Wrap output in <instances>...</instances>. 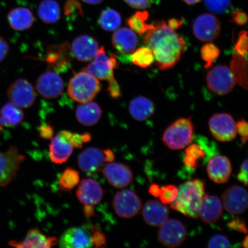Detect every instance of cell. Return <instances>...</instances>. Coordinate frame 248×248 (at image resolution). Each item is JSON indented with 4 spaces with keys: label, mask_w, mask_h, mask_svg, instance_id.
Listing matches in <instances>:
<instances>
[{
    "label": "cell",
    "mask_w": 248,
    "mask_h": 248,
    "mask_svg": "<svg viewBox=\"0 0 248 248\" xmlns=\"http://www.w3.org/2000/svg\"><path fill=\"white\" fill-rule=\"evenodd\" d=\"M248 64L247 61L240 54H232L231 62V71L235 82L242 88L247 90L248 88Z\"/></svg>",
    "instance_id": "cell-31"
},
{
    "label": "cell",
    "mask_w": 248,
    "mask_h": 248,
    "mask_svg": "<svg viewBox=\"0 0 248 248\" xmlns=\"http://www.w3.org/2000/svg\"><path fill=\"white\" fill-rule=\"evenodd\" d=\"M223 213L222 201L215 195L204 194L202 201L198 217L206 224L216 222Z\"/></svg>",
    "instance_id": "cell-24"
},
{
    "label": "cell",
    "mask_w": 248,
    "mask_h": 248,
    "mask_svg": "<svg viewBox=\"0 0 248 248\" xmlns=\"http://www.w3.org/2000/svg\"><path fill=\"white\" fill-rule=\"evenodd\" d=\"M112 207L116 215L123 218H131L138 215L142 207L141 201L134 191L125 189L114 195Z\"/></svg>",
    "instance_id": "cell-7"
},
{
    "label": "cell",
    "mask_w": 248,
    "mask_h": 248,
    "mask_svg": "<svg viewBox=\"0 0 248 248\" xmlns=\"http://www.w3.org/2000/svg\"><path fill=\"white\" fill-rule=\"evenodd\" d=\"M145 223L152 226H160L169 219V209L166 204L157 200H150L142 210Z\"/></svg>",
    "instance_id": "cell-22"
},
{
    "label": "cell",
    "mask_w": 248,
    "mask_h": 248,
    "mask_svg": "<svg viewBox=\"0 0 248 248\" xmlns=\"http://www.w3.org/2000/svg\"><path fill=\"white\" fill-rule=\"evenodd\" d=\"M209 248H229L230 241L228 238L223 234H216L210 238L208 242Z\"/></svg>",
    "instance_id": "cell-42"
},
{
    "label": "cell",
    "mask_w": 248,
    "mask_h": 248,
    "mask_svg": "<svg viewBox=\"0 0 248 248\" xmlns=\"http://www.w3.org/2000/svg\"><path fill=\"white\" fill-rule=\"evenodd\" d=\"M57 243V238L46 236L38 228L30 229L23 241L9 242V246L18 248H48L55 246Z\"/></svg>",
    "instance_id": "cell-20"
},
{
    "label": "cell",
    "mask_w": 248,
    "mask_h": 248,
    "mask_svg": "<svg viewBox=\"0 0 248 248\" xmlns=\"http://www.w3.org/2000/svg\"><path fill=\"white\" fill-rule=\"evenodd\" d=\"M71 145L74 148L81 149L83 144L85 143L83 134L80 135L78 133H72L71 137Z\"/></svg>",
    "instance_id": "cell-51"
},
{
    "label": "cell",
    "mask_w": 248,
    "mask_h": 248,
    "mask_svg": "<svg viewBox=\"0 0 248 248\" xmlns=\"http://www.w3.org/2000/svg\"><path fill=\"white\" fill-rule=\"evenodd\" d=\"M131 61L136 66L145 69L154 63V57L150 48L140 47L133 51Z\"/></svg>",
    "instance_id": "cell-36"
},
{
    "label": "cell",
    "mask_w": 248,
    "mask_h": 248,
    "mask_svg": "<svg viewBox=\"0 0 248 248\" xmlns=\"http://www.w3.org/2000/svg\"><path fill=\"white\" fill-rule=\"evenodd\" d=\"M178 188L172 185H167L160 188V198L161 202L167 204L172 202L178 196Z\"/></svg>",
    "instance_id": "cell-38"
},
{
    "label": "cell",
    "mask_w": 248,
    "mask_h": 248,
    "mask_svg": "<svg viewBox=\"0 0 248 248\" xmlns=\"http://www.w3.org/2000/svg\"><path fill=\"white\" fill-rule=\"evenodd\" d=\"M204 4L211 12L223 14L230 8L231 0H204Z\"/></svg>",
    "instance_id": "cell-39"
},
{
    "label": "cell",
    "mask_w": 248,
    "mask_h": 248,
    "mask_svg": "<svg viewBox=\"0 0 248 248\" xmlns=\"http://www.w3.org/2000/svg\"><path fill=\"white\" fill-rule=\"evenodd\" d=\"M102 110L94 102H87L78 105L76 111L77 119L82 125L91 126L97 124L102 117Z\"/></svg>",
    "instance_id": "cell-26"
},
{
    "label": "cell",
    "mask_w": 248,
    "mask_h": 248,
    "mask_svg": "<svg viewBox=\"0 0 248 248\" xmlns=\"http://www.w3.org/2000/svg\"><path fill=\"white\" fill-rule=\"evenodd\" d=\"M24 112L21 108L12 102H8L0 109V125L5 127L16 126L24 120Z\"/></svg>",
    "instance_id": "cell-30"
},
{
    "label": "cell",
    "mask_w": 248,
    "mask_h": 248,
    "mask_svg": "<svg viewBox=\"0 0 248 248\" xmlns=\"http://www.w3.org/2000/svg\"><path fill=\"white\" fill-rule=\"evenodd\" d=\"M129 110L133 119L142 122L153 115L155 107L150 99L144 96H139L130 102Z\"/></svg>",
    "instance_id": "cell-28"
},
{
    "label": "cell",
    "mask_w": 248,
    "mask_h": 248,
    "mask_svg": "<svg viewBox=\"0 0 248 248\" xmlns=\"http://www.w3.org/2000/svg\"><path fill=\"white\" fill-rule=\"evenodd\" d=\"M206 83L210 91L218 95L231 93L236 83L231 70L225 65H217L210 70L207 73Z\"/></svg>",
    "instance_id": "cell-6"
},
{
    "label": "cell",
    "mask_w": 248,
    "mask_h": 248,
    "mask_svg": "<svg viewBox=\"0 0 248 248\" xmlns=\"http://www.w3.org/2000/svg\"><path fill=\"white\" fill-rule=\"evenodd\" d=\"M220 54L219 49L212 43H207L201 49V55L202 60L205 62L204 67L209 69Z\"/></svg>",
    "instance_id": "cell-37"
},
{
    "label": "cell",
    "mask_w": 248,
    "mask_h": 248,
    "mask_svg": "<svg viewBox=\"0 0 248 248\" xmlns=\"http://www.w3.org/2000/svg\"><path fill=\"white\" fill-rule=\"evenodd\" d=\"M76 191L78 200L83 205H97L103 199L104 190L97 181L92 178L83 179Z\"/></svg>",
    "instance_id": "cell-16"
},
{
    "label": "cell",
    "mask_w": 248,
    "mask_h": 248,
    "mask_svg": "<svg viewBox=\"0 0 248 248\" xmlns=\"http://www.w3.org/2000/svg\"><path fill=\"white\" fill-rule=\"evenodd\" d=\"M209 125L211 133L217 140L228 142L236 138V123L231 114L226 113L214 114L209 120Z\"/></svg>",
    "instance_id": "cell-8"
},
{
    "label": "cell",
    "mask_w": 248,
    "mask_h": 248,
    "mask_svg": "<svg viewBox=\"0 0 248 248\" xmlns=\"http://www.w3.org/2000/svg\"><path fill=\"white\" fill-rule=\"evenodd\" d=\"M36 89L40 95L46 99L60 97L63 91V80L53 71H46L40 76L36 81Z\"/></svg>",
    "instance_id": "cell-15"
},
{
    "label": "cell",
    "mask_w": 248,
    "mask_h": 248,
    "mask_svg": "<svg viewBox=\"0 0 248 248\" xmlns=\"http://www.w3.org/2000/svg\"><path fill=\"white\" fill-rule=\"evenodd\" d=\"M101 88L97 78L83 71L77 73L71 79L68 86V94L73 100L85 103L92 101Z\"/></svg>",
    "instance_id": "cell-4"
},
{
    "label": "cell",
    "mask_w": 248,
    "mask_h": 248,
    "mask_svg": "<svg viewBox=\"0 0 248 248\" xmlns=\"http://www.w3.org/2000/svg\"><path fill=\"white\" fill-rule=\"evenodd\" d=\"M54 133V129L49 124H44L40 127V137L43 139L51 140L53 138Z\"/></svg>",
    "instance_id": "cell-47"
},
{
    "label": "cell",
    "mask_w": 248,
    "mask_h": 248,
    "mask_svg": "<svg viewBox=\"0 0 248 248\" xmlns=\"http://www.w3.org/2000/svg\"><path fill=\"white\" fill-rule=\"evenodd\" d=\"M232 171L230 160L223 155L211 157L207 164V172L211 180L218 184L228 182Z\"/></svg>",
    "instance_id": "cell-19"
},
{
    "label": "cell",
    "mask_w": 248,
    "mask_h": 248,
    "mask_svg": "<svg viewBox=\"0 0 248 248\" xmlns=\"http://www.w3.org/2000/svg\"><path fill=\"white\" fill-rule=\"evenodd\" d=\"M184 164L185 165L188 167V168L195 170L197 168L199 162L193 159V158L186 155L184 158Z\"/></svg>",
    "instance_id": "cell-54"
},
{
    "label": "cell",
    "mask_w": 248,
    "mask_h": 248,
    "mask_svg": "<svg viewBox=\"0 0 248 248\" xmlns=\"http://www.w3.org/2000/svg\"><path fill=\"white\" fill-rule=\"evenodd\" d=\"M82 1L90 5H98L101 4L104 0H82Z\"/></svg>",
    "instance_id": "cell-59"
},
{
    "label": "cell",
    "mask_w": 248,
    "mask_h": 248,
    "mask_svg": "<svg viewBox=\"0 0 248 248\" xmlns=\"http://www.w3.org/2000/svg\"><path fill=\"white\" fill-rule=\"evenodd\" d=\"M235 50L238 54L246 56L248 51V36L246 30L240 31L237 43L234 46Z\"/></svg>",
    "instance_id": "cell-41"
},
{
    "label": "cell",
    "mask_w": 248,
    "mask_h": 248,
    "mask_svg": "<svg viewBox=\"0 0 248 248\" xmlns=\"http://www.w3.org/2000/svg\"><path fill=\"white\" fill-rule=\"evenodd\" d=\"M194 139V125L190 117L181 118L167 127L162 141L170 150L184 149L190 145Z\"/></svg>",
    "instance_id": "cell-3"
},
{
    "label": "cell",
    "mask_w": 248,
    "mask_h": 248,
    "mask_svg": "<svg viewBox=\"0 0 248 248\" xmlns=\"http://www.w3.org/2000/svg\"><path fill=\"white\" fill-rule=\"evenodd\" d=\"M60 247L65 248H86L93 247L91 236L86 229L80 227H73L62 234Z\"/></svg>",
    "instance_id": "cell-21"
},
{
    "label": "cell",
    "mask_w": 248,
    "mask_h": 248,
    "mask_svg": "<svg viewBox=\"0 0 248 248\" xmlns=\"http://www.w3.org/2000/svg\"><path fill=\"white\" fill-rule=\"evenodd\" d=\"M204 194L203 180L188 181L179 186L178 196L170 203V208L186 216L197 218Z\"/></svg>",
    "instance_id": "cell-2"
},
{
    "label": "cell",
    "mask_w": 248,
    "mask_h": 248,
    "mask_svg": "<svg viewBox=\"0 0 248 248\" xmlns=\"http://www.w3.org/2000/svg\"><path fill=\"white\" fill-rule=\"evenodd\" d=\"M101 171L108 184L117 188L127 187L133 181V173L125 164L110 162L105 164Z\"/></svg>",
    "instance_id": "cell-14"
},
{
    "label": "cell",
    "mask_w": 248,
    "mask_h": 248,
    "mask_svg": "<svg viewBox=\"0 0 248 248\" xmlns=\"http://www.w3.org/2000/svg\"><path fill=\"white\" fill-rule=\"evenodd\" d=\"M237 131L242 137L243 142H246L248 140V124L244 119L239 121L236 124Z\"/></svg>",
    "instance_id": "cell-49"
},
{
    "label": "cell",
    "mask_w": 248,
    "mask_h": 248,
    "mask_svg": "<svg viewBox=\"0 0 248 248\" xmlns=\"http://www.w3.org/2000/svg\"><path fill=\"white\" fill-rule=\"evenodd\" d=\"M9 100L21 108L32 106L35 101V90L27 80L18 79L12 83L7 90Z\"/></svg>",
    "instance_id": "cell-10"
},
{
    "label": "cell",
    "mask_w": 248,
    "mask_h": 248,
    "mask_svg": "<svg viewBox=\"0 0 248 248\" xmlns=\"http://www.w3.org/2000/svg\"><path fill=\"white\" fill-rule=\"evenodd\" d=\"M144 40L153 52L155 64L161 70L174 67L187 48L184 39L163 20L157 21L144 33Z\"/></svg>",
    "instance_id": "cell-1"
},
{
    "label": "cell",
    "mask_w": 248,
    "mask_h": 248,
    "mask_svg": "<svg viewBox=\"0 0 248 248\" xmlns=\"http://www.w3.org/2000/svg\"><path fill=\"white\" fill-rule=\"evenodd\" d=\"M64 14L69 16L76 12L80 15L83 14L81 4L78 0H68L64 5Z\"/></svg>",
    "instance_id": "cell-43"
},
{
    "label": "cell",
    "mask_w": 248,
    "mask_h": 248,
    "mask_svg": "<svg viewBox=\"0 0 248 248\" xmlns=\"http://www.w3.org/2000/svg\"><path fill=\"white\" fill-rule=\"evenodd\" d=\"M114 48L123 54H130L137 47L138 39L134 31L126 27L117 29L111 38Z\"/></svg>",
    "instance_id": "cell-25"
},
{
    "label": "cell",
    "mask_w": 248,
    "mask_h": 248,
    "mask_svg": "<svg viewBox=\"0 0 248 248\" xmlns=\"http://www.w3.org/2000/svg\"><path fill=\"white\" fill-rule=\"evenodd\" d=\"M80 175L78 170L71 167L65 169L62 172L60 181L62 191H69L79 184Z\"/></svg>",
    "instance_id": "cell-35"
},
{
    "label": "cell",
    "mask_w": 248,
    "mask_h": 248,
    "mask_svg": "<svg viewBox=\"0 0 248 248\" xmlns=\"http://www.w3.org/2000/svg\"><path fill=\"white\" fill-rule=\"evenodd\" d=\"M99 49L97 40L89 35H82L74 39L71 51L78 60L89 62L93 60Z\"/></svg>",
    "instance_id": "cell-23"
},
{
    "label": "cell",
    "mask_w": 248,
    "mask_h": 248,
    "mask_svg": "<svg viewBox=\"0 0 248 248\" xmlns=\"http://www.w3.org/2000/svg\"><path fill=\"white\" fill-rule=\"evenodd\" d=\"M229 226L232 230L237 231L244 233H247L248 229L246 221L244 219L237 217L231 222L229 223Z\"/></svg>",
    "instance_id": "cell-45"
},
{
    "label": "cell",
    "mask_w": 248,
    "mask_h": 248,
    "mask_svg": "<svg viewBox=\"0 0 248 248\" xmlns=\"http://www.w3.org/2000/svg\"><path fill=\"white\" fill-rule=\"evenodd\" d=\"M69 46L66 43L55 46H52L48 51L46 61L49 66L58 71H63L69 66L70 60L67 58Z\"/></svg>",
    "instance_id": "cell-29"
},
{
    "label": "cell",
    "mask_w": 248,
    "mask_h": 248,
    "mask_svg": "<svg viewBox=\"0 0 248 248\" xmlns=\"http://www.w3.org/2000/svg\"><path fill=\"white\" fill-rule=\"evenodd\" d=\"M184 1L186 3V4L188 5H193L200 2L201 0H184Z\"/></svg>",
    "instance_id": "cell-60"
},
{
    "label": "cell",
    "mask_w": 248,
    "mask_h": 248,
    "mask_svg": "<svg viewBox=\"0 0 248 248\" xmlns=\"http://www.w3.org/2000/svg\"><path fill=\"white\" fill-rule=\"evenodd\" d=\"M40 19L46 24L57 23L61 17V8L54 0H43L38 8Z\"/></svg>",
    "instance_id": "cell-32"
},
{
    "label": "cell",
    "mask_w": 248,
    "mask_h": 248,
    "mask_svg": "<svg viewBox=\"0 0 248 248\" xmlns=\"http://www.w3.org/2000/svg\"><path fill=\"white\" fill-rule=\"evenodd\" d=\"M149 13L146 11H138L127 20V24L135 32L142 35L153 27V25L146 24Z\"/></svg>",
    "instance_id": "cell-34"
},
{
    "label": "cell",
    "mask_w": 248,
    "mask_h": 248,
    "mask_svg": "<svg viewBox=\"0 0 248 248\" xmlns=\"http://www.w3.org/2000/svg\"><path fill=\"white\" fill-rule=\"evenodd\" d=\"M221 23L215 15L204 14L198 16L193 24L194 35L203 42H212L221 33Z\"/></svg>",
    "instance_id": "cell-11"
},
{
    "label": "cell",
    "mask_w": 248,
    "mask_h": 248,
    "mask_svg": "<svg viewBox=\"0 0 248 248\" xmlns=\"http://www.w3.org/2000/svg\"><path fill=\"white\" fill-rule=\"evenodd\" d=\"M7 20L12 29L22 31L30 29L34 22L32 12L29 8L20 7L15 8L9 12Z\"/></svg>",
    "instance_id": "cell-27"
},
{
    "label": "cell",
    "mask_w": 248,
    "mask_h": 248,
    "mask_svg": "<svg viewBox=\"0 0 248 248\" xmlns=\"http://www.w3.org/2000/svg\"><path fill=\"white\" fill-rule=\"evenodd\" d=\"M124 1L132 8L144 9L150 7L153 0H124Z\"/></svg>",
    "instance_id": "cell-46"
},
{
    "label": "cell",
    "mask_w": 248,
    "mask_h": 248,
    "mask_svg": "<svg viewBox=\"0 0 248 248\" xmlns=\"http://www.w3.org/2000/svg\"><path fill=\"white\" fill-rule=\"evenodd\" d=\"M25 158L16 146H10L7 150L0 152V187H5L11 184L17 176Z\"/></svg>",
    "instance_id": "cell-5"
},
{
    "label": "cell",
    "mask_w": 248,
    "mask_h": 248,
    "mask_svg": "<svg viewBox=\"0 0 248 248\" xmlns=\"http://www.w3.org/2000/svg\"><path fill=\"white\" fill-rule=\"evenodd\" d=\"M248 236H246V238H245V239L243 243V246L244 248H248Z\"/></svg>",
    "instance_id": "cell-61"
},
{
    "label": "cell",
    "mask_w": 248,
    "mask_h": 248,
    "mask_svg": "<svg viewBox=\"0 0 248 248\" xmlns=\"http://www.w3.org/2000/svg\"><path fill=\"white\" fill-rule=\"evenodd\" d=\"M113 69L110 66L109 58L108 57L104 46L99 48L97 54L88 66L84 68L86 71L96 78L110 81L114 78Z\"/></svg>",
    "instance_id": "cell-18"
},
{
    "label": "cell",
    "mask_w": 248,
    "mask_h": 248,
    "mask_svg": "<svg viewBox=\"0 0 248 248\" xmlns=\"http://www.w3.org/2000/svg\"><path fill=\"white\" fill-rule=\"evenodd\" d=\"M160 191V187L156 184L152 185L149 188V193L155 197H159Z\"/></svg>",
    "instance_id": "cell-57"
},
{
    "label": "cell",
    "mask_w": 248,
    "mask_h": 248,
    "mask_svg": "<svg viewBox=\"0 0 248 248\" xmlns=\"http://www.w3.org/2000/svg\"><path fill=\"white\" fill-rule=\"evenodd\" d=\"M92 232L91 241L93 246H94L95 248H100L106 244V237L100 230H98L97 229Z\"/></svg>",
    "instance_id": "cell-44"
},
{
    "label": "cell",
    "mask_w": 248,
    "mask_h": 248,
    "mask_svg": "<svg viewBox=\"0 0 248 248\" xmlns=\"http://www.w3.org/2000/svg\"><path fill=\"white\" fill-rule=\"evenodd\" d=\"M238 181L243 183L245 186L248 184V159L245 160L242 164L240 171L237 175Z\"/></svg>",
    "instance_id": "cell-50"
},
{
    "label": "cell",
    "mask_w": 248,
    "mask_h": 248,
    "mask_svg": "<svg viewBox=\"0 0 248 248\" xmlns=\"http://www.w3.org/2000/svg\"><path fill=\"white\" fill-rule=\"evenodd\" d=\"M9 52V45L7 40L0 36V63L7 58Z\"/></svg>",
    "instance_id": "cell-52"
},
{
    "label": "cell",
    "mask_w": 248,
    "mask_h": 248,
    "mask_svg": "<svg viewBox=\"0 0 248 248\" xmlns=\"http://www.w3.org/2000/svg\"><path fill=\"white\" fill-rule=\"evenodd\" d=\"M107 163L112 162L115 160V155L110 149L103 150Z\"/></svg>",
    "instance_id": "cell-56"
},
{
    "label": "cell",
    "mask_w": 248,
    "mask_h": 248,
    "mask_svg": "<svg viewBox=\"0 0 248 248\" xmlns=\"http://www.w3.org/2000/svg\"><path fill=\"white\" fill-rule=\"evenodd\" d=\"M205 151L203 148L197 143L192 144L186 149L185 155L193 158L199 162L201 159L205 156Z\"/></svg>",
    "instance_id": "cell-40"
},
{
    "label": "cell",
    "mask_w": 248,
    "mask_h": 248,
    "mask_svg": "<svg viewBox=\"0 0 248 248\" xmlns=\"http://www.w3.org/2000/svg\"><path fill=\"white\" fill-rule=\"evenodd\" d=\"M108 91L109 92L111 97L117 98L120 97L121 95L120 87L115 78L108 81Z\"/></svg>",
    "instance_id": "cell-48"
},
{
    "label": "cell",
    "mask_w": 248,
    "mask_h": 248,
    "mask_svg": "<svg viewBox=\"0 0 248 248\" xmlns=\"http://www.w3.org/2000/svg\"><path fill=\"white\" fill-rule=\"evenodd\" d=\"M232 19L234 23L240 26L246 24L248 21V16L246 13L241 11H235L232 14Z\"/></svg>",
    "instance_id": "cell-53"
},
{
    "label": "cell",
    "mask_w": 248,
    "mask_h": 248,
    "mask_svg": "<svg viewBox=\"0 0 248 248\" xmlns=\"http://www.w3.org/2000/svg\"><path fill=\"white\" fill-rule=\"evenodd\" d=\"M106 163L103 150L96 147L85 149L78 159L80 169L88 174L100 172Z\"/></svg>",
    "instance_id": "cell-17"
},
{
    "label": "cell",
    "mask_w": 248,
    "mask_h": 248,
    "mask_svg": "<svg viewBox=\"0 0 248 248\" xmlns=\"http://www.w3.org/2000/svg\"><path fill=\"white\" fill-rule=\"evenodd\" d=\"M122 16L119 12L113 9L107 8L101 12L98 23L102 29L107 31H114L122 24Z\"/></svg>",
    "instance_id": "cell-33"
},
{
    "label": "cell",
    "mask_w": 248,
    "mask_h": 248,
    "mask_svg": "<svg viewBox=\"0 0 248 248\" xmlns=\"http://www.w3.org/2000/svg\"><path fill=\"white\" fill-rule=\"evenodd\" d=\"M247 191L240 186L234 185L226 189L222 195L225 210L232 215H241L248 208Z\"/></svg>",
    "instance_id": "cell-12"
},
{
    "label": "cell",
    "mask_w": 248,
    "mask_h": 248,
    "mask_svg": "<svg viewBox=\"0 0 248 248\" xmlns=\"http://www.w3.org/2000/svg\"><path fill=\"white\" fill-rule=\"evenodd\" d=\"M71 134L72 132L64 130L51 139L49 145V153L52 163L61 164L69 159L74 149L71 145Z\"/></svg>",
    "instance_id": "cell-13"
},
{
    "label": "cell",
    "mask_w": 248,
    "mask_h": 248,
    "mask_svg": "<svg viewBox=\"0 0 248 248\" xmlns=\"http://www.w3.org/2000/svg\"><path fill=\"white\" fill-rule=\"evenodd\" d=\"M187 230L185 226L179 220L167 219L160 226L158 232V239L164 246L169 248H176L184 243Z\"/></svg>",
    "instance_id": "cell-9"
},
{
    "label": "cell",
    "mask_w": 248,
    "mask_h": 248,
    "mask_svg": "<svg viewBox=\"0 0 248 248\" xmlns=\"http://www.w3.org/2000/svg\"><path fill=\"white\" fill-rule=\"evenodd\" d=\"M183 24H184V21L181 20L177 19V18H171V19L169 20L168 24L167 25H168L170 29L175 31L181 27Z\"/></svg>",
    "instance_id": "cell-55"
},
{
    "label": "cell",
    "mask_w": 248,
    "mask_h": 248,
    "mask_svg": "<svg viewBox=\"0 0 248 248\" xmlns=\"http://www.w3.org/2000/svg\"><path fill=\"white\" fill-rule=\"evenodd\" d=\"M83 210L85 216L88 218H91V217L94 215V206L91 205H84Z\"/></svg>",
    "instance_id": "cell-58"
}]
</instances>
